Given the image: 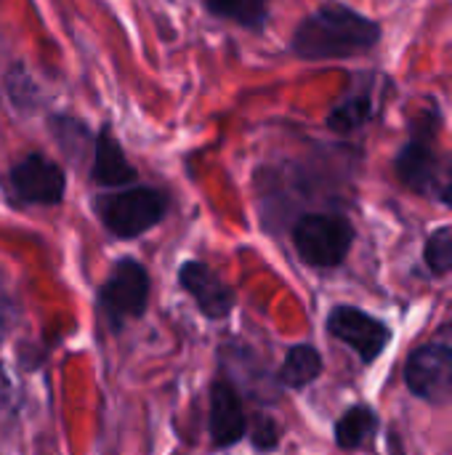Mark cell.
I'll return each mask as SVG.
<instances>
[{
  "label": "cell",
  "mask_w": 452,
  "mask_h": 455,
  "mask_svg": "<svg viewBox=\"0 0 452 455\" xmlns=\"http://www.w3.org/2000/svg\"><path fill=\"white\" fill-rule=\"evenodd\" d=\"M91 179L99 187H107V189H120V187H128V184L136 181V168L125 160V152H123V147L117 144V139L112 136L109 128H104L96 136Z\"/></svg>",
  "instance_id": "11"
},
{
  "label": "cell",
  "mask_w": 452,
  "mask_h": 455,
  "mask_svg": "<svg viewBox=\"0 0 452 455\" xmlns=\"http://www.w3.org/2000/svg\"><path fill=\"white\" fill-rule=\"evenodd\" d=\"M11 403V381H8V373L0 363V411Z\"/></svg>",
  "instance_id": "19"
},
{
  "label": "cell",
  "mask_w": 452,
  "mask_h": 455,
  "mask_svg": "<svg viewBox=\"0 0 452 455\" xmlns=\"http://www.w3.org/2000/svg\"><path fill=\"white\" fill-rule=\"evenodd\" d=\"M202 3L210 13L237 21L248 29H261L269 16V0H202Z\"/></svg>",
  "instance_id": "15"
},
{
  "label": "cell",
  "mask_w": 452,
  "mask_h": 455,
  "mask_svg": "<svg viewBox=\"0 0 452 455\" xmlns=\"http://www.w3.org/2000/svg\"><path fill=\"white\" fill-rule=\"evenodd\" d=\"M51 128H53V136H56V141H59V147L72 157V160H80L83 155H85V147H88V141H91V133H88V128L80 123V120H75V117H53L51 120Z\"/></svg>",
  "instance_id": "16"
},
{
  "label": "cell",
  "mask_w": 452,
  "mask_h": 455,
  "mask_svg": "<svg viewBox=\"0 0 452 455\" xmlns=\"http://www.w3.org/2000/svg\"><path fill=\"white\" fill-rule=\"evenodd\" d=\"M405 384L413 397L445 408L452 405V349L445 341L421 344L405 363Z\"/></svg>",
  "instance_id": "6"
},
{
  "label": "cell",
  "mask_w": 452,
  "mask_h": 455,
  "mask_svg": "<svg viewBox=\"0 0 452 455\" xmlns=\"http://www.w3.org/2000/svg\"><path fill=\"white\" fill-rule=\"evenodd\" d=\"M149 272L136 259H120L99 291L101 317L112 331H123L128 320H139L149 304Z\"/></svg>",
  "instance_id": "5"
},
{
  "label": "cell",
  "mask_w": 452,
  "mask_h": 455,
  "mask_svg": "<svg viewBox=\"0 0 452 455\" xmlns=\"http://www.w3.org/2000/svg\"><path fill=\"white\" fill-rule=\"evenodd\" d=\"M181 288L194 299L208 320H221L234 309V291L202 261H186L178 269Z\"/></svg>",
  "instance_id": "9"
},
{
  "label": "cell",
  "mask_w": 452,
  "mask_h": 455,
  "mask_svg": "<svg viewBox=\"0 0 452 455\" xmlns=\"http://www.w3.org/2000/svg\"><path fill=\"white\" fill-rule=\"evenodd\" d=\"M293 245L298 259L314 269H336L346 261L354 227L344 213H304L293 224Z\"/></svg>",
  "instance_id": "4"
},
{
  "label": "cell",
  "mask_w": 452,
  "mask_h": 455,
  "mask_svg": "<svg viewBox=\"0 0 452 455\" xmlns=\"http://www.w3.org/2000/svg\"><path fill=\"white\" fill-rule=\"evenodd\" d=\"M424 264L434 277L450 275L452 272V229L442 227L429 235L424 248Z\"/></svg>",
  "instance_id": "17"
},
{
  "label": "cell",
  "mask_w": 452,
  "mask_h": 455,
  "mask_svg": "<svg viewBox=\"0 0 452 455\" xmlns=\"http://www.w3.org/2000/svg\"><path fill=\"white\" fill-rule=\"evenodd\" d=\"M378 432V416L370 405H352L338 421H336V445L344 451H357Z\"/></svg>",
  "instance_id": "13"
},
{
  "label": "cell",
  "mask_w": 452,
  "mask_h": 455,
  "mask_svg": "<svg viewBox=\"0 0 452 455\" xmlns=\"http://www.w3.org/2000/svg\"><path fill=\"white\" fill-rule=\"evenodd\" d=\"M440 341H445V344L452 349V323L450 325H442V328H440Z\"/></svg>",
  "instance_id": "20"
},
{
  "label": "cell",
  "mask_w": 452,
  "mask_h": 455,
  "mask_svg": "<svg viewBox=\"0 0 452 455\" xmlns=\"http://www.w3.org/2000/svg\"><path fill=\"white\" fill-rule=\"evenodd\" d=\"M381 40V27L344 3H325L309 13L290 37V51L301 59H346L368 53Z\"/></svg>",
  "instance_id": "1"
},
{
  "label": "cell",
  "mask_w": 452,
  "mask_h": 455,
  "mask_svg": "<svg viewBox=\"0 0 452 455\" xmlns=\"http://www.w3.org/2000/svg\"><path fill=\"white\" fill-rule=\"evenodd\" d=\"M8 184L19 200L32 205H59L67 192L61 165L43 155H27L19 160L8 173Z\"/></svg>",
  "instance_id": "8"
},
{
  "label": "cell",
  "mask_w": 452,
  "mask_h": 455,
  "mask_svg": "<svg viewBox=\"0 0 452 455\" xmlns=\"http://www.w3.org/2000/svg\"><path fill=\"white\" fill-rule=\"evenodd\" d=\"M208 424H210L213 448L218 451H229L248 435V419L242 411L240 389L226 379H218L210 387V421Z\"/></svg>",
  "instance_id": "10"
},
{
  "label": "cell",
  "mask_w": 452,
  "mask_h": 455,
  "mask_svg": "<svg viewBox=\"0 0 452 455\" xmlns=\"http://www.w3.org/2000/svg\"><path fill=\"white\" fill-rule=\"evenodd\" d=\"M373 115V99L368 91L360 93H349L346 99H341L330 115H328V128L336 133H352L357 128H362Z\"/></svg>",
  "instance_id": "14"
},
{
  "label": "cell",
  "mask_w": 452,
  "mask_h": 455,
  "mask_svg": "<svg viewBox=\"0 0 452 455\" xmlns=\"http://www.w3.org/2000/svg\"><path fill=\"white\" fill-rule=\"evenodd\" d=\"M101 224L120 240H133L157 227L168 213V195L155 187H120L96 197Z\"/></svg>",
  "instance_id": "3"
},
{
  "label": "cell",
  "mask_w": 452,
  "mask_h": 455,
  "mask_svg": "<svg viewBox=\"0 0 452 455\" xmlns=\"http://www.w3.org/2000/svg\"><path fill=\"white\" fill-rule=\"evenodd\" d=\"M440 117L432 112L410 125V139L394 160L400 181L429 200L452 205V157H442L434 147Z\"/></svg>",
  "instance_id": "2"
},
{
  "label": "cell",
  "mask_w": 452,
  "mask_h": 455,
  "mask_svg": "<svg viewBox=\"0 0 452 455\" xmlns=\"http://www.w3.org/2000/svg\"><path fill=\"white\" fill-rule=\"evenodd\" d=\"M328 333L341 344H346L365 365H373L384 355L386 344L392 341V328L384 320L352 304H338L330 309Z\"/></svg>",
  "instance_id": "7"
},
{
  "label": "cell",
  "mask_w": 452,
  "mask_h": 455,
  "mask_svg": "<svg viewBox=\"0 0 452 455\" xmlns=\"http://www.w3.org/2000/svg\"><path fill=\"white\" fill-rule=\"evenodd\" d=\"M322 376V357L312 344H296L288 349L277 373L285 389H306Z\"/></svg>",
  "instance_id": "12"
},
{
  "label": "cell",
  "mask_w": 452,
  "mask_h": 455,
  "mask_svg": "<svg viewBox=\"0 0 452 455\" xmlns=\"http://www.w3.org/2000/svg\"><path fill=\"white\" fill-rule=\"evenodd\" d=\"M250 443L261 453L274 451L280 445V427H277V421L272 416H266V413H258L256 421L250 424Z\"/></svg>",
  "instance_id": "18"
}]
</instances>
